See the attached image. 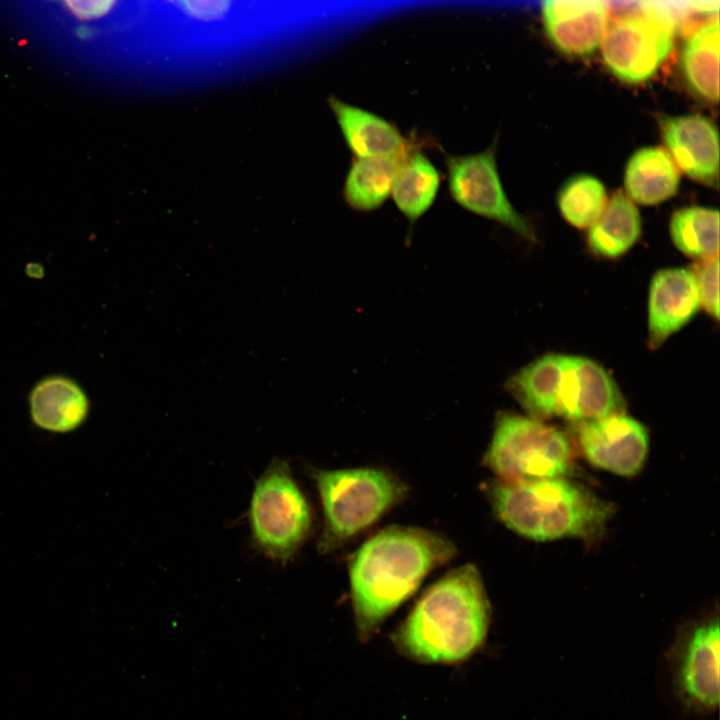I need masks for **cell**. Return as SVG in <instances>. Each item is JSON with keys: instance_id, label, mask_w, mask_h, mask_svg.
I'll return each instance as SVG.
<instances>
[{"instance_id": "obj_1", "label": "cell", "mask_w": 720, "mask_h": 720, "mask_svg": "<svg viewBox=\"0 0 720 720\" xmlns=\"http://www.w3.org/2000/svg\"><path fill=\"white\" fill-rule=\"evenodd\" d=\"M456 553L454 543L433 531L390 526L369 538L350 560L356 631L368 640L435 568Z\"/></svg>"}, {"instance_id": "obj_2", "label": "cell", "mask_w": 720, "mask_h": 720, "mask_svg": "<svg viewBox=\"0 0 720 720\" xmlns=\"http://www.w3.org/2000/svg\"><path fill=\"white\" fill-rule=\"evenodd\" d=\"M490 617L482 577L473 564H466L423 593L392 641L402 655L420 663H459L483 645Z\"/></svg>"}, {"instance_id": "obj_3", "label": "cell", "mask_w": 720, "mask_h": 720, "mask_svg": "<svg viewBox=\"0 0 720 720\" xmlns=\"http://www.w3.org/2000/svg\"><path fill=\"white\" fill-rule=\"evenodd\" d=\"M488 495L499 520L534 541H594L613 513L611 504L566 477L527 483L499 480L489 486Z\"/></svg>"}, {"instance_id": "obj_4", "label": "cell", "mask_w": 720, "mask_h": 720, "mask_svg": "<svg viewBox=\"0 0 720 720\" xmlns=\"http://www.w3.org/2000/svg\"><path fill=\"white\" fill-rule=\"evenodd\" d=\"M312 476L324 518L320 553L338 549L407 495L403 482L379 469L314 470Z\"/></svg>"}, {"instance_id": "obj_5", "label": "cell", "mask_w": 720, "mask_h": 720, "mask_svg": "<svg viewBox=\"0 0 720 720\" xmlns=\"http://www.w3.org/2000/svg\"><path fill=\"white\" fill-rule=\"evenodd\" d=\"M248 522L255 547L277 562L290 561L308 538L311 508L287 461L274 458L255 481Z\"/></svg>"}, {"instance_id": "obj_6", "label": "cell", "mask_w": 720, "mask_h": 720, "mask_svg": "<svg viewBox=\"0 0 720 720\" xmlns=\"http://www.w3.org/2000/svg\"><path fill=\"white\" fill-rule=\"evenodd\" d=\"M485 463L500 481L527 483L567 477L573 450L566 435L542 420L503 414L498 420Z\"/></svg>"}, {"instance_id": "obj_7", "label": "cell", "mask_w": 720, "mask_h": 720, "mask_svg": "<svg viewBox=\"0 0 720 720\" xmlns=\"http://www.w3.org/2000/svg\"><path fill=\"white\" fill-rule=\"evenodd\" d=\"M678 20L664 0H643L635 10L614 17L602 38L608 69L620 80L651 78L669 55Z\"/></svg>"}, {"instance_id": "obj_8", "label": "cell", "mask_w": 720, "mask_h": 720, "mask_svg": "<svg viewBox=\"0 0 720 720\" xmlns=\"http://www.w3.org/2000/svg\"><path fill=\"white\" fill-rule=\"evenodd\" d=\"M719 621L707 617L686 625L669 653L672 688L682 707L694 715L719 706Z\"/></svg>"}, {"instance_id": "obj_9", "label": "cell", "mask_w": 720, "mask_h": 720, "mask_svg": "<svg viewBox=\"0 0 720 720\" xmlns=\"http://www.w3.org/2000/svg\"><path fill=\"white\" fill-rule=\"evenodd\" d=\"M446 168L450 195L459 206L534 240L531 225L516 211L504 191L495 143L478 153L447 156Z\"/></svg>"}, {"instance_id": "obj_10", "label": "cell", "mask_w": 720, "mask_h": 720, "mask_svg": "<svg viewBox=\"0 0 720 720\" xmlns=\"http://www.w3.org/2000/svg\"><path fill=\"white\" fill-rule=\"evenodd\" d=\"M577 442L590 464L624 477L640 472L649 446L643 424L624 413L580 423Z\"/></svg>"}, {"instance_id": "obj_11", "label": "cell", "mask_w": 720, "mask_h": 720, "mask_svg": "<svg viewBox=\"0 0 720 720\" xmlns=\"http://www.w3.org/2000/svg\"><path fill=\"white\" fill-rule=\"evenodd\" d=\"M624 399L610 374L597 362L567 355L557 416L583 423L624 413Z\"/></svg>"}, {"instance_id": "obj_12", "label": "cell", "mask_w": 720, "mask_h": 720, "mask_svg": "<svg viewBox=\"0 0 720 720\" xmlns=\"http://www.w3.org/2000/svg\"><path fill=\"white\" fill-rule=\"evenodd\" d=\"M665 150L690 178L716 184L719 174V136L716 126L697 114L665 116L660 120Z\"/></svg>"}, {"instance_id": "obj_13", "label": "cell", "mask_w": 720, "mask_h": 720, "mask_svg": "<svg viewBox=\"0 0 720 720\" xmlns=\"http://www.w3.org/2000/svg\"><path fill=\"white\" fill-rule=\"evenodd\" d=\"M545 29L563 53L583 56L596 49L608 25L609 0H542Z\"/></svg>"}, {"instance_id": "obj_14", "label": "cell", "mask_w": 720, "mask_h": 720, "mask_svg": "<svg viewBox=\"0 0 720 720\" xmlns=\"http://www.w3.org/2000/svg\"><path fill=\"white\" fill-rule=\"evenodd\" d=\"M701 305L692 270L666 268L652 278L648 302V335L656 348L686 325Z\"/></svg>"}, {"instance_id": "obj_15", "label": "cell", "mask_w": 720, "mask_h": 720, "mask_svg": "<svg viewBox=\"0 0 720 720\" xmlns=\"http://www.w3.org/2000/svg\"><path fill=\"white\" fill-rule=\"evenodd\" d=\"M344 141L355 158L399 156L421 147L418 138H406L387 119L336 98L329 100Z\"/></svg>"}, {"instance_id": "obj_16", "label": "cell", "mask_w": 720, "mask_h": 720, "mask_svg": "<svg viewBox=\"0 0 720 720\" xmlns=\"http://www.w3.org/2000/svg\"><path fill=\"white\" fill-rule=\"evenodd\" d=\"M28 403L33 424L53 433L76 430L90 411L86 392L75 380L63 375L39 380L29 393Z\"/></svg>"}, {"instance_id": "obj_17", "label": "cell", "mask_w": 720, "mask_h": 720, "mask_svg": "<svg viewBox=\"0 0 720 720\" xmlns=\"http://www.w3.org/2000/svg\"><path fill=\"white\" fill-rule=\"evenodd\" d=\"M566 363L567 355L547 354L511 377L509 390L529 417L543 421L557 416Z\"/></svg>"}, {"instance_id": "obj_18", "label": "cell", "mask_w": 720, "mask_h": 720, "mask_svg": "<svg viewBox=\"0 0 720 720\" xmlns=\"http://www.w3.org/2000/svg\"><path fill=\"white\" fill-rule=\"evenodd\" d=\"M679 182V168L661 147L637 150L625 168L626 193L643 205H655L671 198L676 193Z\"/></svg>"}, {"instance_id": "obj_19", "label": "cell", "mask_w": 720, "mask_h": 720, "mask_svg": "<svg viewBox=\"0 0 720 720\" xmlns=\"http://www.w3.org/2000/svg\"><path fill=\"white\" fill-rule=\"evenodd\" d=\"M421 147L402 160L391 195L400 213L413 225L433 205L441 185V175Z\"/></svg>"}, {"instance_id": "obj_20", "label": "cell", "mask_w": 720, "mask_h": 720, "mask_svg": "<svg viewBox=\"0 0 720 720\" xmlns=\"http://www.w3.org/2000/svg\"><path fill=\"white\" fill-rule=\"evenodd\" d=\"M719 34L717 14L690 34L681 58L689 87L710 102L719 99Z\"/></svg>"}, {"instance_id": "obj_21", "label": "cell", "mask_w": 720, "mask_h": 720, "mask_svg": "<svg viewBox=\"0 0 720 720\" xmlns=\"http://www.w3.org/2000/svg\"><path fill=\"white\" fill-rule=\"evenodd\" d=\"M407 154L354 158L344 181L345 202L360 212H370L381 207L391 195L397 170Z\"/></svg>"}, {"instance_id": "obj_22", "label": "cell", "mask_w": 720, "mask_h": 720, "mask_svg": "<svg viewBox=\"0 0 720 720\" xmlns=\"http://www.w3.org/2000/svg\"><path fill=\"white\" fill-rule=\"evenodd\" d=\"M641 232V218L635 204L622 192L606 203L599 218L590 226L588 244L598 255L615 258L628 251Z\"/></svg>"}, {"instance_id": "obj_23", "label": "cell", "mask_w": 720, "mask_h": 720, "mask_svg": "<svg viewBox=\"0 0 720 720\" xmlns=\"http://www.w3.org/2000/svg\"><path fill=\"white\" fill-rule=\"evenodd\" d=\"M670 234L674 245L685 255L707 259L718 255L719 212L705 207H686L671 217Z\"/></svg>"}, {"instance_id": "obj_24", "label": "cell", "mask_w": 720, "mask_h": 720, "mask_svg": "<svg viewBox=\"0 0 720 720\" xmlns=\"http://www.w3.org/2000/svg\"><path fill=\"white\" fill-rule=\"evenodd\" d=\"M607 203L606 191L596 177L578 174L569 178L560 188L557 204L563 218L577 228L594 224Z\"/></svg>"}, {"instance_id": "obj_25", "label": "cell", "mask_w": 720, "mask_h": 720, "mask_svg": "<svg viewBox=\"0 0 720 720\" xmlns=\"http://www.w3.org/2000/svg\"><path fill=\"white\" fill-rule=\"evenodd\" d=\"M701 304L716 320L719 318V259L718 255L702 259L693 271Z\"/></svg>"}, {"instance_id": "obj_26", "label": "cell", "mask_w": 720, "mask_h": 720, "mask_svg": "<svg viewBox=\"0 0 720 720\" xmlns=\"http://www.w3.org/2000/svg\"><path fill=\"white\" fill-rule=\"evenodd\" d=\"M191 17L201 20L221 18L228 11L231 0H174Z\"/></svg>"}, {"instance_id": "obj_27", "label": "cell", "mask_w": 720, "mask_h": 720, "mask_svg": "<svg viewBox=\"0 0 720 720\" xmlns=\"http://www.w3.org/2000/svg\"><path fill=\"white\" fill-rule=\"evenodd\" d=\"M677 14L681 27L691 24L693 14H718L719 0H665Z\"/></svg>"}, {"instance_id": "obj_28", "label": "cell", "mask_w": 720, "mask_h": 720, "mask_svg": "<svg viewBox=\"0 0 720 720\" xmlns=\"http://www.w3.org/2000/svg\"><path fill=\"white\" fill-rule=\"evenodd\" d=\"M115 0H66L74 14L81 18H96L105 14Z\"/></svg>"}, {"instance_id": "obj_29", "label": "cell", "mask_w": 720, "mask_h": 720, "mask_svg": "<svg viewBox=\"0 0 720 720\" xmlns=\"http://www.w3.org/2000/svg\"><path fill=\"white\" fill-rule=\"evenodd\" d=\"M43 272V267L37 263H30L26 266V273L31 277H40Z\"/></svg>"}, {"instance_id": "obj_30", "label": "cell", "mask_w": 720, "mask_h": 720, "mask_svg": "<svg viewBox=\"0 0 720 720\" xmlns=\"http://www.w3.org/2000/svg\"><path fill=\"white\" fill-rule=\"evenodd\" d=\"M618 1L623 2V3L636 2V1H637V2L640 3V2H642L643 0H618Z\"/></svg>"}]
</instances>
